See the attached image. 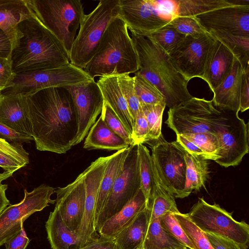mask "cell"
<instances>
[{
    "label": "cell",
    "mask_w": 249,
    "mask_h": 249,
    "mask_svg": "<svg viewBox=\"0 0 249 249\" xmlns=\"http://www.w3.org/2000/svg\"><path fill=\"white\" fill-rule=\"evenodd\" d=\"M216 39L209 33L186 36L168 54L175 69L187 81L195 77L203 80L210 51Z\"/></svg>",
    "instance_id": "obj_14"
},
{
    "label": "cell",
    "mask_w": 249,
    "mask_h": 249,
    "mask_svg": "<svg viewBox=\"0 0 249 249\" xmlns=\"http://www.w3.org/2000/svg\"><path fill=\"white\" fill-rule=\"evenodd\" d=\"M55 189L42 184L31 192L24 190V196L18 203L9 205L0 213V247L17 234L23 228V223L34 213L43 210L50 204Z\"/></svg>",
    "instance_id": "obj_11"
},
{
    "label": "cell",
    "mask_w": 249,
    "mask_h": 249,
    "mask_svg": "<svg viewBox=\"0 0 249 249\" xmlns=\"http://www.w3.org/2000/svg\"><path fill=\"white\" fill-rule=\"evenodd\" d=\"M1 91L0 90V96H1Z\"/></svg>",
    "instance_id": "obj_58"
},
{
    "label": "cell",
    "mask_w": 249,
    "mask_h": 249,
    "mask_svg": "<svg viewBox=\"0 0 249 249\" xmlns=\"http://www.w3.org/2000/svg\"><path fill=\"white\" fill-rule=\"evenodd\" d=\"M119 16L131 34L146 36L168 24L156 0H120Z\"/></svg>",
    "instance_id": "obj_17"
},
{
    "label": "cell",
    "mask_w": 249,
    "mask_h": 249,
    "mask_svg": "<svg viewBox=\"0 0 249 249\" xmlns=\"http://www.w3.org/2000/svg\"><path fill=\"white\" fill-rule=\"evenodd\" d=\"M182 135L200 149L208 160L215 161L220 158L221 147L216 134L201 133Z\"/></svg>",
    "instance_id": "obj_38"
},
{
    "label": "cell",
    "mask_w": 249,
    "mask_h": 249,
    "mask_svg": "<svg viewBox=\"0 0 249 249\" xmlns=\"http://www.w3.org/2000/svg\"><path fill=\"white\" fill-rule=\"evenodd\" d=\"M207 32L249 36V5L220 8L195 17Z\"/></svg>",
    "instance_id": "obj_18"
},
{
    "label": "cell",
    "mask_w": 249,
    "mask_h": 249,
    "mask_svg": "<svg viewBox=\"0 0 249 249\" xmlns=\"http://www.w3.org/2000/svg\"><path fill=\"white\" fill-rule=\"evenodd\" d=\"M12 175V174L7 172H3L2 173H0V182H2V181L8 178Z\"/></svg>",
    "instance_id": "obj_56"
},
{
    "label": "cell",
    "mask_w": 249,
    "mask_h": 249,
    "mask_svg": "<svg viewBox=\"0 0 249 249\" xmlns=\"http://www.w3.org/2000/svg\"><path fill=\"white\" fill-rule=\"evenodd\" d=\"M0 153L10 157L24 166L29 162V154L21 143L9 142L0 138Z\"/></svg>",
    "instance_id": "obj_45"
},
{
    "label": "cell",
    "mask_w": 249,
    "mask_h": 249,
    "mask_svg": "<svg viewBox=\"0 0 249 249\" xmlns=\"http://www.w3.org/2000/svg\"><path fill=\"white\" fill-rule=\"evenodd\" d=\"M92 78L83 70L70 63L46 70L16 74L12 87L1 91V94L28 95L52 87H65Z\"/></svg>",
    "instance_id": "obj_10"
},
{
    "label": "cell",
    "mask_w": 249,
    "mask_h": 249,
    "mask_svg": "<svg viewBox=\"0 0 249 249\" xmlns=\"http://www.w3.org/2000/svg\"><path fill=\"white\" fill-rule=\"evenodd\" d=\"M174 16L196 17L220 8L235 6L231 0H173Z\"/></svg>",
    "instance_id": "obj_33"
},
{
    "label": "cell",
    "mask_w": 249,
    "mask_h": 249,
    "mask_svg": "<svg viewBox=\"0 0 249 249\" xmlns=\"http://www.w3.org/2000/svg\"><path fill=\"white\" fill-rule=\"evenodd\" d=\"M180 226L196 249H214L206 236L189 218L187 213H174Z\"/></svg>",
    "instance_id": "obj_39"
},
{
    "label": "cell",
    "mask_w": 249,
    "mask_h": 249,
    "mask_svg": "<svg viewBox=\"0 0 249 249\" xmlns=\"http://www.w3.org/2000/svg\"><path fill=\"white\" fill-rule=\"evenodd\" d=\"M149 127L142 109L135 119L132 134L134 144H143L147 140Z\"/></svg>",
    "instance_id": "obj_46"
},
{
    "label": "cell",
    "mask_w": 249,
    "mask_h": 249,
    "mask_svg": "<svg viewBox=\"0 0 249 249\" xmlns=\"http://www.w3.org/2000/svg\"><path fill=\"white\" fill-rule=\"evenodd\" d=\"M152 163L154 174V190L146 204V208L150 213L149 223L168 213H176L179 212L175 198L161 181L152 161Z\"/></svg>",
    "instance_id": "obj_30"
},
{
    "label": "cell",
    "mask_w": 249,
    "mask_h": 249,
    "mask_svg": "<svg viewBox=\"0 0 249 249\" xmlns=\"http://www.w3.org/2000/svg\"><path fill=\"white\" fill-rule=\"evenodd\" d=\"M45 227L52 249H74L77 235L66 226L56 208L50 213Z\"/></svg>",
    "instance_id": "obj_28"
},
{
    "label": "cell",
    "mask_w": 249,
    "mask_h": 249,
    "mask_svg": "<svg viewBox=\"0 0 249 249\" xmlns=\"http://www.w3.org/2000/svg\"><path fill=\"white\" fill-rule=\"evenodd\" d=\"M185 35L177 31L169 23L146 37L169 54L182 41Z\"/></svg>",
    "instance_id": "obj_36"
},
{
    "label": "cell",
    "mask_w": 249,
    "mask_h": 249,
    "mask_svg": "<svg viewBox=\"0 0 249 249\" xmlns=\"http://www.w3.org/2000/svg\"><path fill=\"white\" fill-rule=\"evenodd\" d=\"M243 69L235 58L229 74L213 92V96L212 100L216 107L237 112L239 111Z\"/></svg>",
    "instance_id": "obj_22"
},
{
    "label": "cell",
    "mask_w": 249,
    "mask_h": 249,
    "mask_svg": "<svg viewBox=\"0 0 249 249\" xmlns=\"http://www.w3.org/2000/svg\"><path fill=\"white\" fill-rule=\"evenodd\" d=\"M139 160L141 189L146 199H150L154 190V174L151 156L147 147L143 144H138Z\"/></svg>",
    "instance_id": "obj_35"
},
{
    "label": "cell",
    "mask_w": 249,
    "mask_h": 249,
    "mask_svg": "<svg viewBox=\"0 0 249 249\" xmlns=\"http://www.w3.org/2000/svg\"><path fill=\"white\" fill-rule=\"evenodd\" d=\"M160 218L149 223L142 249H177L186 247L164 230L160 224Z\"/></svg>",
    "instance_id": "obj_32"
},
{
    "label": "cell",
    "mask_w": 249,
    "mask_h": 249,
    "mask_svg": "<svg viewBox=\"0 0 249 249\" xmlns=\"http://www.w3.org/2000/svg\"><path fill=\"white\" fill-rule=\"evenodd\" d=\"M30 242L24 227L5 243L6 249H25Z\"/></svg>",
    "instance_id": "obj_51"
},
{
    "label": "cell",
    "mask_w": 249,
    "mask_h": 249,
    "mask_svg": "<svg viewBox=\"0 0 249 249\" xmlns=\"http://www.w3.org/2000/svg\"><path fill=\"white\" fill-rule=\"evenodd\" d=\"M146 208L145 197L140 189L126 205L104 223L98 231L100 236L114 239Z\"/></svg>",
    "instance_id": "obj_23"
},
{
    "label": "cell",
    "mask_w": 249,
    "mask_h": 249,
    "mask_svg": "<svg viewBox=\"0 0 249 249\" xmlns=\"http://www.w3.org/2000/svg\"><path fill=\"white\" fill-rule=\"evenodd\" d=\"M189 249V248H188L187 247H185V248H182V249Z\"/></svg>",
    "instance_id": "obj_57"
},
{
    "label": "cell",
    "mask_w": 249,
    "mask_h": 249,
    "mask_svg": "<svg viewBox=\"0 0 249 249\" xmlns=\"http://www.w3.org/2000/svg\"><path fill=\"white\" fill-rule=\"evenodd\" d=\"M55 206L66 226L76 232L84 215L86 192L83 172L71 183L55 189Z\"/></svg>",
    "instance_id": "obj_19"
},
{
    "label": "cell",
    "mask_w": 249,
    "mask_h": 249,
    "mask_svg": "<svg viewBox=\"0 0 249 249\" xmlns=\"http://www.w3.org/2000/svg\"><path fill=\"white\" fill-rule=\"evenodd\" d=\"M100 115L107 126L112 131L124 139L129 145H133L131 134L116 113L105 101L104 102Z\"/></svg>",
    "instance_id": "obj_42"
},
{
    "label": "cell",
    "mask_w": 249,
    "mask_h": 249,
    "mask_svg": "<svg viewBox=\"0 0 249 249\" xmlns=\"http://www.w3.org/2000/svg\"><path fill=\"white\" fill-rule=\"evenodd\" d=\"M179 147L183 153L186 165L184 191L187 197L194 190L198 191L205 186L209 177V160Z\"/></svg>",
    "instance_id": "obj_31"
},
{
    "label": "cell",
    "mask_w": 249,
    "mask_h": 249,
    "mask_svg": "<svg viewBox=\"0 0 249 249\" xmlns=\"http://www.w3.org/2000/svg\"><path fill=\"white\" fill-rule=\"evenodd\" d=\"M80 249H118L114 239L100 236Z\"/></svg>",
    "instance_id": "obj_52"
},
{
    "label": "cell",
    "mask_w": 249,
    "mask_h": 249,
    "mask_svg": "<svg viewBox=\"0 0 249 249\" xmlns=\"http://www.w3.org/2000/svg\"><path fill=\"white\" fill-rule=\"evenodd\" d=\"M28 0H0V28L14 42L16 26L21 21L36 17Z\"/></svg>",
    "instance_id": "obj_25"
},
{
    "label": "cell",
    "mask_w": 249,
    "mask_h": 249,
    "mask_svg": "<svg viewBox=\"0 0 249 249\" xmlns=\"http://www.w3.org/2000/svg\"><path fill=\"white\" fill-rule=\"evenodd\" d=\"M117 76L119 84L134 122L135 118L142 110V107L135 89L134 77L129 74H123Z\"/></svg>",
    "instance_id": "obj_41"
},
{
    "label": "cell",
    "mask_w": 249,
    "mask_h": 249,
    "mask_svg": "<svg viewBox=\"0 0 249 249\" xmlns=\"http://www.w3.org/2000/svg\"><path fill=\"white\" fill-rule=\"evenodd\" d=\"M222 116V109L216 107L212 100L193 97L170 108L165 123L176 134H216Z\"/></svg>",
    "instance_id": "obj_8"
},
{
    "label": "cell",
    "mask_w": 249,
    "mask_h": 249,
    "mask_svg": "<svg viewBox=\"0 0 249 249\" xmlns=\"http://www.w3.org/2000/svg\"><path fill=\"white\" fill-rule=\"evenodd\" d=\"M160 224L165 231L185 247L190 249H196L173 213H168L161 217Z\"/></svg>",
    "instance_id": "obj_43"
},
{
    "label": "cell",
    "mask_w": 249,
    "mask_h": 249,
    "mask_svg": "<svg viewBox=\"0 0 249 249\" xmlns=\"http://www.w3.org/2000/svg\"><path fill=\"white\" fill-rule=\"evenodd\" d=\"M205 234L214 249H244L227 238L212 233H205Z\"/></svg>",
    "instance_id": "obj_50"
},
{
    "label": "cell",
    "mask_w": 249,
    "mask_h": 249,
    "mask_svg": "<svg viewBox=\"0 0 249 249\" xmlns=\"http://www.w3.org/2000/svg\"><path fill=\"white\" fill-rule=\"evenodd\" d=\"M11 55L15 74L46 70L70 63L63 43L37 17L18 23Z\"/></svg>",
    "instance_id": "obj_2"
},
{
    "label": "cell",
    "mask_w": 249,
    "mask_h": 249,
    "mask_svg": "<svg viewBox=\"0 0 249 249\" xmlns=\"http://www.w3.org/2000/svg\"><path fill=\"white\" fill-rule=\"evenodd\" d=\"M141 189L138 144L130 145L123 168L113 186L106 202L98 216L96 230L119 212Z\"/></svg>",
    "instance_id": "obj_12"
},
{
    "label": "cell",
    "mask_w": 249,
    "mask_h": 249,
    "mask_svg": "<svg viewBox=\"0 0 249 249\" xmlns=\"http://www.w3.org/2000/svg\"><path fill=\"white\" fill-rule=\"evenodd\" d=\"M149 218V211L146 208L114 239L118 249H142Z\"/></svg>",
    "instance_id": "obj_29"
},
{
    "label": "cell",
    "mask_w": 249,
    "mask_h": 249,
    "mask_svg": "<svg viewBox=\"0 0 249 249\" xmlns=\"http://www.w3.org/2000/svg\"><path fill=\"white\" fill-rule=\"evenodd\" d=\"M190 220L204 233L227 238L247 249L249 242V225L244 221H237L219 204H210L202 197L187 213Z\"/></svg>",
    "instance_id": "obj_7"
},
{
    "label": "cell",
    "mask_w": 249,
    "mask_h": 249,
    "mask_svg": "<svg viewBox=\"0 0 249 249\" xmlns=\"http://www.w3.org/2000/svg\"><path fill=\"white\" fill-rule=\"evenodd\" d=\"M145 143L151 148L152 161L162 183L175 198L186 197V165L179 147L174 141H166L162 134Z\"/></svg>",
    "instance_id": "obj_9"
},
{
    "label": "cell",
    "mask_w": 249,
    "mask_h": 249,
    "mask_svg": "<svg viewBox=\"0 0 249 249\" xmlns=\"http://www.w3.org/2000/svg\"><path fill=\"white\" fill-rule=\"evenodd\" d=\"M16 74L12 68L11 59L0 57V90L13 86Z\"/></svg>",
    "instance_id": "obj_47"
},
{
    "label": "cell",
    "mask_w": 249,
    "mask_h": 249,
    "mask_svg": "<svg viewBox=\"0 0 249 249\" xmlns=\"http://www.w3.org/2000/svg\"><path fill=\"white\" fill-rule=\"evenodd\" d=\"M235 58L225 45L216 40L206 62L203 79L212 92L229 74Z\"/></svg>",
    "instance_id": "obj_20"
},
{
    "label": "cell",
    "mask_w": 249,
    "mask_h": 249,
    "mask_svg": "<svg viewBox=\"0 0 249 249\" xmlns=\"http://www.w3.org/2000/svg\"><path fill=\"white\" fill-rule=\"evenodd\" d=\"M12 43L7 34L0 28V57L11 59Z\"/></svg>",
    "instance_id": "obj_54"
},
{
    "label": "cell",
    "mask_w": 249,
    "mask_h": 249,
    "mask_svg": "<svg viewBox=\"0 0 249 249\" xmlns=\"http://www.w3.org/2000/svg\"><path fill=\"white\" fill-rule=\"evenodd\" d=\"M128 30L119 16L109 23L96 52L84 69L92 79L138 71V56Z\"/></svg>",
    "instance_id": "obj_4"
},
{
    "label": "cell",
    "mask_w": 249,
    "mask_h": 249,
    "mask_svg": "<svg viewBox=\"0 0 249 249\" xmlns=\"http://www.w3.org/2000/svg\"><path fill=\"white\" fill-rule=\"evenodd\" d=\"M86 137L83 148L88 150L104 149L117 151L130 146L107 126L101 115Z\"/></svg>",
    "instance_id": "obj_26"
},
{
    "label": "cell",
    "mask_w": 249,
    "mask_h": 249,
    "mask_svg": "<svg viewBox=\"0 0 249 249\" xmlns=\"http://www.w3.org/2000/svg\"><path fill=\"white\" fill-rule=\"evenodd\" d=\"M130 146L109 156L99 188L95 208V224L110 194L115 180L122 171Z\"/></svg>",
    "instance_id": "obj_27"
},
{
    "label": "cell",
    "mask_w": 249,
    "mask_h": 249,
    "mask_svg": "<svg viewBox=\"0 0 249 249\" xmlns=\"http://www.w3.org/2000/svg\"><path fill=\"white\" fill-rule=\"evenodd\" d=\"M222 109V116L216 129L221 147L220 158L214 161L224 167L235 166L249 152V123L238 116V112Z\"/></svg>",
    "instance_id": "obj_13"
},
{
    "label": "cell",
    "mask_w": 249,
    "mask_h": 249,
    "mask_svg": "<svg viewBox=\"0 0 249 249\" xmlns=\"http://www.w3.org/2000/svg\"><path fill=\"white\" fill-rule=\"evenodd\" d=\"M139 60L136 72L153 84L165 98L166 106L174 108L193 96L187 81L172 65L169 55L148 38L131 34Z\"/></svg>",
    "instance_id": "obj_3"
},
{
    "label": "cell",
    "mask_w": 249,
    "mask_h": 249,
    "mask_svg": "<svg viewBox=\"0 0 249 249\" xmlns=\"http://www.w3.org/2000/svg\"><path fill=\"white\" fill-rule=\"evenodd\" d=\"M120 0H100L81 21L70 52V63L84 69L94 55L107 26L119 15Z\"/></svg>",
    "instance_id": "obj_5"
},
{
    "label": "cell",
    "mask_w": 249,
    "mask_h": 249,
    "mask_svg": "<svg viewBox=\"0 0 249 249\" xmlns=\"http://www.w3.org/2000/svg\"><path fill=\"white\" fill-rule=\"evenodd\" d=\"M109 156L100 157L83 172L86 199L83 217L76 231L78 242L74 249H80L100 237L96 230L95 208L99 188Z\"/></svg>",
    "instance_id": "obj_15"
},
{
    "label": "cell",
    "mask_w": 249,
    "mask_h": 249,
    "mask_svg": "<svg viewBox=\"0 0 249 249\" xmlns=\"http://www.w3.org/2000/svg\"><path fill=\"white\" fill-rule=\"evenodd\" d=\"M208 33L225 45L234 54L243 68L249 63V36L213 31Z\"/></svg>",
    "instance_id": "obj_34"
},
{
    "label": "cell",
    "mask_w": 249,
    "mask_h": 249,
    "mask_svg": "<svg viewBox=\"0 0 249 249\" xmlns=\"http://www.w3.org/2000/svg\"><path fill=\"white\" fill-rule=\"evenodd\" d=\"M133 77L135 89L141 105H166L164 97L153 84L136 72Z\"/></svg>",
    "instance_id": "obj_37"
},
{
    "label": "cell",
    "mask_w": 249,
    "mask_h": 249,
    "mask_svg": "<svg viewBox=\"0 0 249 249\" xmlns=\"http://www.w3.org/2000/svg\"><path fill=\"white\" fill-rule=\"evenodd\" d=\"M8 185L0 182V213L9 204V201L6 196Z\"/></svg>",
    "instance_id": "obj_55"
},
{
    "label": "cell",
    "mask_w": 249,
    "mask_h": 249,
    "mask_svg": "<svg viewBox=\"0 0 249 249\" xmlns=\"http://www.w3.org/2000/svg\"><path fill=\"white\" fill-rule=\"evenodd\" d=\"M97 83L104 101L116 113L132 137L134 120L119 84L118 76L110 75L101 77Z\"/></svg>",
    "instance_id": "obj_24"
},
{
    "label": "cell",
    "mask_w": 249,
    "mask_h": 249,
    "mask_svg": "<svg viewBox=\"0 0 249 249\" xmlns=\"http://www.w3.org/2000/svg\"><path fill=\"white\" fill-rule=\"evenodd\" d=\"M249 108V63L243 67L240 93V108L242 112Z\"/></svg>",
    "instance_id": "obj_48"
},
{
    "label": "cell",
    "mask_w": 249,
    "mask_h": 249,
    "mask_svg": "<svg viewBox=\"0 0 249 249\" xmlns=\"http://www.w3.org/2000/svg\"><path fill=\"white\" fill-rule=\"evenodd\" d=\"M0 138L13 143H30L34 141L32 136L18 132L0 123Z\"/></svg>",
    "instance_id": "obj_49"
},
{
    "label": "cell",
    "mask_w": 249,
    "mask_h": 249,
    "mask_svg": "<svg viewBox=\"0 0 249 249\" xmlns=\"http://www.w3.org/2000/svg\"><path fill=\"white\" fill-rule=\"evenodd\" d=\"M70 92L77 120V132L72 146L80 143L101 114L104 100L94 79L64 87Z\"/></svg>",
    "instance_id": "obj_16"
},
{
    "label": "cell",
    "mask_w": 249,
    "mask_h": 249,
    "mask_svg": "<svg viewBox=\"0 0 249 249\" xmlns=\"http://www.w3.org/2000/svg\"><path fill=\"white\" fill-rule=\"evenodd\" d=\"M23 167V165L12 158L0 153V167L3 170V172L13 175L15 172Z\"/></svg>",
    "instance_id": "obj_53"
},
{
    "label": "cell",
    "mask_w": 249,
    "mask_h": 249,
    "mask_svg": "<svg viewBox=\"0 0 249 249\" xmlns=\"http://www.w3.org/2000/svg\"><path fill=\"white\" fill-rule=\"evenodd\" d=\"M165 107V105L160 104L141 105L142 109L149 127V134L146 142L156 140L162 134V120Z\"/></svg>",
    "instance_id": "obj_40"
},
{
    "label": "cell",
    "mask_w": 249,
    "mask_h": 249,
    "mask_svg": "<svg viewBox=\"0 0 249 249\" xmlns=\"http://www.w3.org/2000/svg\"><path fill=\"white\" fill-rule=\"evenodd\" d=\"M169 23L177 31L185 36L207 33L195 17L175 16L170 19Z\"/></svg>",
    "instance_id": "obj_44"
},
{
    "label": "cell",
    "mask_w": 249,
    "mask_h": 249,
    "mask_svg": "<svg viewBox=\"0 0 249 249\" xmlns=\"http://www.w3.org/2000/svg\"><path fill=\"white\" fill-rule=\"evenodd\" d=\"M0 123L18 132L32 136L25 95L1 94Z\"/></svg>",
    "instance_id": "obj_21"
},
{
    "label": "cell",
    "mask_w": 249,
    "mask_h": 249,
    "mask_svg": "<svg viewBox=\"0 0 249 249\" xmlns=\"http://www.w3.org/2000/svg\"><path fill=\"white\" fill-rule=\"evenodd\" d=\"M25 96L36 149L57 154L70 150L76 136L77 120L69 90L52 87Z\"/></svg>",
    "instance_id": "obj_1"
},
{
    "label": "cell",
    "mask_w": 249,
    "mask_h": 249,
    "mask_svg": "<svg viewBox=\"0 0 249 249\" xmlns=\"http://www.w3.org/2000/svg\"><path fill=\"white\" fill-rule=\"evenodd\" d=\"M36 17L63 44L70 55L85 14L79 0H28Z\"/></svg>",
    "instance_id": "obj_6"
}]
</instances>
